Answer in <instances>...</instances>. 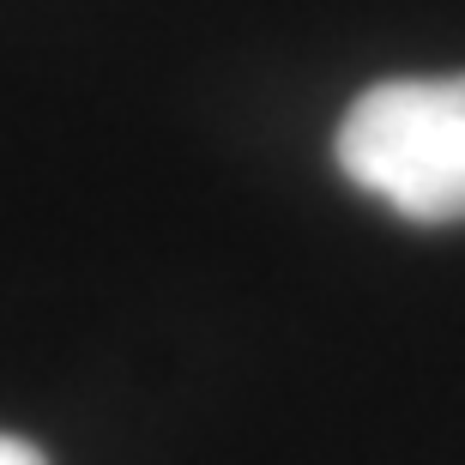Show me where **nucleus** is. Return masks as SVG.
Instances as JSON below:
<instances>
[{"label":"nucleus","instance_id":"2","mask_svg":"<svg viewBox=\"0 0 465 465\" xmlns=\"http://www.w3.org/2000/svg\"><path fill=\"white\" fill-rule=\"evenodd\" d=\"M0 465H49L31 441H18V435H0Z\"/></svg>","mask_w":465,"mask_h":465},{"label":"nucleus","instance_id":"1","mask_svg":"<svg viewBox=\"0 0 465 465\" xmlns=\"http://www.w3.org/2000/svg\"><path fill=\"white\" fill-rule=\"evenodd\" d=\"M339 170L411 224L465 218V73L381 79L339 121Z\"/></svg>","mask_w":465,"mask_h":465}]
</instances>
